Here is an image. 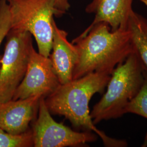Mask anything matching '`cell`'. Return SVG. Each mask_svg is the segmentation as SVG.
I'll return each mask as SVG.
<instances>
[{"mask_svg":"<svg viewBox=\"0 0 147 147\" xmlns=\"http://www.w3.org/2000/svg\"><path fill=\"white\" fill-rule=\"evenodd\" d=\"M72 42L78 52L72 80L92 73L111 74L119 64L135 52L127 26L112 31L103 22L88 27Z\"/></svg>","mask_w":147,"mask_h":147,"instance_id":"obj_1","label":"cell"},{"mask_svg":"<svg viewBox=\"0 0 147 147\" xmlns=\"http://www.w3.org/2000/svg\"><path fill=\"white\" fill-rule=\"evenodd\" d=\"M111 76L106 73H92L72 80L61 84L44 101L51 115L64 116L75 129L94 132L105 147H126V141L107 136L97 129L90 115V100L95 94L104 92Z\"/></svg>","mask_w":147,"mask_h":147,"instance_id":"obj_2","label":"cell"},{"mask_svg":"<svg viewBox=\"0 0 147 147\" xmlns=\"http://www.w3.org/2000/svg\"><path fill=\"white\" fill-rule=\"evenodd\" d=\"M144 81V69L135 51L113 70L106 92L90 112L95 125L124 115L127 105L139 93Z\"/></svg>","mask_w":147,"mask_h":147,"instance_id":"obj_3","label":"cell"},{"mask_svg":"<svg viewBox=\"0 0 147 147\" xmlns=\"http://www.w3.org/2000/svg\"><path fill=\"white\" fill-rule=\"evenodd\" d=\"M11 16V28L29 32L38 53L49 57L52 50L53 16L58 11L53 0H7Z\"/></svg>","mask_w":147,"mask_h":147,"instance_id":"obj_4","label":"cell"},{"mask_svg":"<svg viewBox=\"0 0 147 147\" xmlns=\"http://www.w3.org/2000/svg\"><path fill=\"white\" fill-rule=\"evenodd\" d=\"M6 38L0 65V102L12 100L26 72L33 47L29 32L11 28Z\"/></svg>","mask_w":147,"mask_h":147,"instance_id":"obj_5","label":"cell"},{"mask_svg":"<svg viewBox=\"0 0 147 147\" xmlns=\"http://www.w3.org/2000/svg\"><path fill=\"white\" fill-rule=\"evenodd\" d=\"M31 129L34 147H84L98 139L94 132L75 131L55 121L44 98L40 100L38 116L32 123Z\"/></svg>","mask_w":147,"mask_h":147,"instance_id":"obj_6","label":"cell"},{"mask_svg":"<svg viewBox=\"0 0 147 147\" xmlns=\"http://www.w3.org/2000/svg\"><path fill=\"white\" fill-rule=\"evenodd\" d=\"M50 57L37 53L32 47L25 75L16 89L13 100L33 96L45 98L61 85Z\"/></svg>","mask_w":147,"mask_h":147,"instance_id":"obj_7","label":"cell"},{"mask_svg":"<svg viewBox=\"0 0 147 147\" xmlns=\"http://www.w3.org/2000/svg\"><path fill=\"white\" fill-rule=\"evenodd\" d=\"M40 96L0 102V128L13 135H20L31 129L38 116Z\"/></svg>","mask_w":147,"mask_h":147,"instance_id":"obj_8","label":"cell"},{"mask_svg":"<svg viewBox=\"0 0 147 147\" xmlns=\"http://www.w3.org/2000/svg\"><path fill=\"white\" fill-rule=\"evenodd\" d=\"M53 47L49 57L55 73L61 84L70 82L78 61V52L75 45L68 40V33L59 28L55 19L53 21Z\"/></svg>","mask_w":147,"mask_h":147,"instance_id":"obj_9","label":"cell"},{"mask_svg":"<svg viewBox=\"0 0 147 147\" xmlns=\"http://www.w3.org/2000/svg\"><path fill=\"white\" fill-rule=\"evenodd\" d=\"M133 0H92L85 11L94 14V19L89 27L99 22L109 25L112 31L119 27H126L129 16L133 10Z\"/></svg>","mask_w":147,"mask_h":147,"instance_id":"obj_10","label":"cell"},{"mask_svg":"<svg viewBox=\"0 0 147 147\" xmlns=\"http://www.w3.org/2000/svg\"><path fill=\"white\" fill-rule=\"evenodd\" d=\"M135 51L147 71V19L132 10L127 22Z\"/></svg>","mask_w":147,"mask_h":147,"instance_id":"obj_11","label":"cell"},{"mask_svg":"<svg viewBox=\"0 0 147 147\" xmlns=\"http://www.w3.org/2000/svg\"><path fill=\"white\" fill-rule=\"evenodd\" d=\"M33 147L31 129L20 135H13L0 128V147Z\"/></svg>","mask_w":147,"mask_h":147,"instance_id":"obj_12","label":"cell"},{"mask_svg":"<svg viewBox=\"0 0 147 147\" xmlns=\"http://www.w3.org/2000/svg\"><path fill=\"white\" fill-rule=\"evenodd\" d=\"M125 113H132L147 119V71L144 69V81L136 96L127 105Z\"/></svg>","mask_w":147,"mask_h":147,"instance_id":"obj_13","label":"cell"},{"mask_svg":"<svg viewBox=\"0 0 147 147\" xmlns=\"http://www.w3.org/2000/svg\"><path fill=\"white\" fill-rule=\"evenodd\" d=\"M11 16L7 0H0V47L11 28ZM1 56H0V65Z\"/></svg>","mask_w":147,"mask_h":147,"instance_id":"obj_14","label":"cell"},{"mask_svg":"<svg viewBox=\"0 0 147 147\" xmlns=\"http://www.w3.org/2000/svg\"><path fill=\"white\" fill-rule=\"evenodd\" d=\"M55 8L58 11V18L67 13L70 8L69 0H53Z\"/></svg>","mask_w":147,"mask_h":147,"instance_id":"obj_15","label":"cell"},{"mask_svg":"<svg viewBox=\"0 0 147 147\" xmlns=\"http://www.w3.org/2000/svg\"><path fill=\"white\" fill-rule=\"evenodd\" d=\"M139 1L142 2V3H143L147 7V0H139Z\"/></svg>","mask_w":147,"mask_h":147,"instance_id":"obj_16","label":"cell"}]
</instances>
